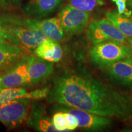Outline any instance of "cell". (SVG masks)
Masks as SVG:
<instances>
[{
	"label": "cell",
	"mask_w": 132,
	"mask_h": 132,
	"mask_svg": "<svg viewBox=\"0 0 132 132\" xmlns=\"http://www.w3.org/2000/svg\"><path fill=\"white\" fill-rule=\"evenodd\" d=\"M63 50L58 42L47 38L35 49L37 56L52 62L60 61L63 56Z\"/></svg>",
	"instance_id": "cell-14"
},
{
	"label": "cell",
	"mask_w": 132,
	"mask_h": 132,
	"mask_svg": "<svg viewBox=\"0 0 132 132\" xmlns=\"http://www.w3.org/2000/svg\"><path fill=\"white\" fill-rule=\"evenodd\" d=\"M59 111L69 113L77 118L78 127L85 131H100L110 128L112 125V118L103 116L70 107H61Z\"/></svg>",
	"instance_id": "cell-4"
},
{
	"label": "cell",
	"mask_w": 132,
	"mask_h": 132,
	"mask_svg": "<svg viewBox=\"0 0 132 132\" xmlns=\"http://www.w3.org/2000/svg\"><path fill=\"white\" fill-rule=\"evenodd\" d=\"M94 21L102 32L106 36L109 40L120 42H126L127 41V37L120 32L119 29L107 19Z\"/></svg>",
	"instance_id": "cell-17"
},
{
	"label": "cell",
	"mask_w": 132,
	"mask_h": 132,
	"mask_svg": "<svg viewBox=\"0 0 132 132\" xmlns=\"http://www.w3.org/2000/svg\"><path fill=\"white\" fill-rule=\"evenodd\" d=\"M7 1L12 7L15 8L21 7L23 3V0H7Z\"/></svg>",
	"instance_id": "cell-26"
},
{
	"label": "cell",
	"mask_w": 132,
	"mask_h": 132,
	"mask_svg": "<svg viewBox=\"0 0 132 132\" xmlns=\"http://www.w3.org/2000/svg\"><path fill=\"white\" fill-rule=\"evenodd\" d=\"M52 122L57 131H63L67 130L66 123V113L65 111H59L53 115Z\"/></svg>",
	"instance_id": "cell-21"
},
{
	"label": "cell",
	"mask_w": 132,
	"mask_h": 132,
	"mask_svg": "<svg viewBox=\"0 0 132 132\" xmlns=\"http://www.w3.org/2000/svg\"><path fill=\"white\" fill-rule=\"evenodd\" d=\"M109 80L121 89H132V61L125 58L105 67Z\"/></svg>",
	"instance_id": "cell-7"
},
{
	"label": "cell",
	"mask_w": 132,
	"mask_h": 132,
	"mask_svg": "<svg viewBox=\"0 0 132 132\" xmlns=\"http://www.w3.org/2000/svg\"><path fill=\"white\" fill-rule=\"evenodd\" d=\"M31 100L20 98L3 104L0 106V122L9 128L21 124L27 119Z\"/></svg>",
	"instance_id": "cell-3"
},
{
	"label": "cell",
	"mask_w": 132,
	"mask_h": 132,
	"mask_svg": "<svg viewBox=\"0 0 132 132\" xmlns=\"http://www.w3.org/2000/svg\"><path fill=\"white\" fill-rule=\"evenodd\" d=\"M127 58L130 59V60H131L132 61V48H131V49H130L129 54H128V56Z\"/></svg>",
	"instance_id": "cell-29"
},
{
	"label": "cell",
	"mask_w": 132,
	"mask_h": 132,
	"mask_svg": "<svg viewBox=\"0 0 132 132\" xmlns=\"http://www.w3.org/2000/svg\"><path fill=\"white\" fill-rule=\"evenodd\" d=\"M66 113V123H67V130L69 131L75 130L78 127V120L75 116L72 114Z\"/></svg>",
	"instance_id": "cell-24"
},
{
	"label": "cell",
	"mask_w": 132,
	"mask_h": 132,
	"mask_svg": "<svg viewBox=\"0 0 132 132\" xmlns=\"http://www.w3.org/2000/svg\"><path fill=\"white\" fill-rule=\"evenodd\" d=\"M1 75V72H0V75Z\"/></svg>",
	"instance_id": "cell-31"
},
{
	"label": "cell",
	"mask_w": 132,
	"mask_h": 132,
	"mask_svg": "<svg viewBox=\"0 0 132 132\" xmlns=\"http://www.w3.org/2000/svg\"><path fill=\"white\" fill-rule=\"evenodd\" d=\"M31 28L42 31L46 37L56 42H61L65 37L59 18L54 17L44 20L32 19Z\"/></svg>",
	"instance_id": "cell-12"
},
{
	"label": "cell",
	"mask_w": 132,
	"mask_h": 132,
	"mask_svg": "<svg viewBox=\"0 0 132 132\" xmlns=\"http://www.w3.org/2000/svg\"><path fill=\"white\" fill-rule=\"evenodd\" d=\"M44 97V92L41 89L28 92L23 87L4 89L0 92V106L3 104L17 98H26L30 100H39Z\"/></svg>",
	"instance_id": "cell-15"
},
{
	"label": "cell",
	"mask_w": 132,
	"mask_h": 132,
	"mask_svg": "<svg viewBox=\"0 0 132 132\" xmlns=\"http://www.w3.org/2000/svg\"><path fill=\"white\" fill-rule=\"evenodd\" d=\"M118 7V12L119 14H123L125 16H131V11L127 8L126 2L127 0H112Z\"/></svg>",
	"instance_id": "cell-23"
},
{
	"label": "cell",
	"mask_w": 132,
	"mask_h": 132,
	"mask_svg": "<svg viewBox=\"0 0 132 132\" xmlns=\"http://www.w3.org/2000/svg\"><path fill=\"white\" fill-rule=\"evenodd\" d=\"M26 18L15 15L0 12V31H7L11 26H25Z\"/></svg>",
	"instance_id": "cell-18"
},
{
	"label": "cell",
	"mask_w": 132,
	"mask_h": 132,
	"mask_svg": "<svg viewBox=\"0 0 132 132\" xmlns=\"http://www.w3.org/2000/svg\"><path fill=\"white\" fill-rule=\"evenodd\" d=\"M24 52V48L0 42V72L1 74L23 56Z\"/></svg>",
	"instance_id": "cell-13"
},
{
	"label": "cell",
	"mask_w": 132,
	"mask_h": 132,
	"mask_svg": "<svg viewBox=\"0 0 132 132\" xmlns=\"http://www.w3.org/2000/svg\"><path fill=\"white\" fill-rule=\"evenodd\" d=\"M12 7L7 0H0V9L10 11L12 9Z\"/></svg>",
	"instance_id": "cell-25"
},
{
	"label": "cell",
	"mask_w": 132,
	"mask_h": 132,
	"mask_svg": "<svg viewBox=\"0 0 132 132\" xmlns=\"http://www.w3.org/2000/svg\"><path fill=\"white\" fill-rule=\"evenodd\" d=\"M127 42H128V45L131 48H132V37H130V38H128L127 39Z\"/></svg>",
	"instance_id": "cell-28"
},
{
	"label": "cell",
	"mask_w": 132,
	"mask_h": 132,
	"mask_svg": "<svg viewBox=\"0 0 132 132\" xmlns=\"http://www.w3.org/2000/svg\"><path fill=\"white\" fill-rule=\"evenodd\" d=\"M88 36L94 44H98L104 41L110 40L97 27L94 21L90 22L89 24Z\"/></svg>",
	"instance_id": "cell-20"
},
{
	"label": "cell",
	"mask_w": 132,
	"mask_h": 132,
	"mask_svg": "<svg viewBox=\"0 0 132 132\" xmlns=\"http://www.w3.org/2000/svg\"><path fill=\"white\" fill-rule=\"evenodd\" d=\"M0 42L13 44V45L24 48L18 38L11 32H7V31H0Z\"/></svg>",
	"instance_id": "cell-22"
},
{
	"label": "cell",
	"mask_w": 132,
	"mask_h": 132,
	"mask_svg": "<svg viewBox=\"0 0 132 132\" xmlns=\"http://www.w3.org/2000/svg\"><path fill=\"white\" fill-rule=\"evenodd\" d=\"M29 56L24 55L0 75V88L20 87L29 84L28 65Z\"/></svg>",
	"instance_id": "cell-6"
},
{
	"label": "cell",
	"mask_w": 132,
	"mask_h": 132,
	"mask_svg": "<svg viewBox=\"0 0 132 132\" xmlns=\"http://www.w3.org/2000/svg\"><path fill=\"white\" fill-rule=\"evenodd\" d=\"M8 32L15 36L24 48L29 49H36L47 39L45 34L39 29L24 26H11Z\"/></svg>",
	"instance_id": "cell-11"
},
{
	"label": "cell",
	"mask_w": 132,
	"mask_h": 132,
	"mask_svg": "<svg viewBox=\"0 0 132 132\" xmlns=\"http://www.w3.org/2000/svg\"><path fill=\"white\" fill-rule=\"evenodd\" d=\"M125 42L106 40L94 44L89 54L92 63L100 68H105L114 62L127 58L131 47Z\"/></svg>",
	"instance_id": "cell-2"
},
{
	"label": "cell",
	"mask_w": 132,
	"mask_h": 132,
	"mask_svg": "<svg viewBox=\"0 0 132 132\" xmlns=\"http://www.w3.org/2000/svg\"><path fill=\"white\" fill-rule=\"evenodd\" d=\"M50 103L84 110L122 121L132 120V95L85 70L57 76L49 87Z\"/></svg>",
	"instance_id": "cell-1"
},
{
	"label": "cell",
	"mask_w": 132,
	"mask_h": 132,
	"mask_svg": "<svg viewBox=\"0 0 132 132\" xmlns=\"http://www.w3.org/2000/svg\"><path fill=\"white\" fill-rule=\"evenodd\" d=\"M63 0H29L22 11L28 18L42 20L52 15L61 6Z\"/></svg>",
	"instance_id": "cell-8"
},
{
	"label": "cell",
	"mask_w": 132,
	"mask_h": 132,
	"mask_svg": "<svg viewBox=\"0 0 132 132\" xmlns=\"http://www.w3.org/2000/svg\"><path fill=\"white\" fill-rule=\"evenodd\" d=\"M69 4L80 11L90 12L105 4L104 0H69Z\"/></svg>",
	"instance_id": "cell-19"
},
{
	"label": "cell",
	"mask_w": 132,
	"mask_h": 132,
	"mask_svg": "<svg viewBox=\"0 0 132 132\" xmlns=\"http://www.w3.org/2000/svg\"><path fill=\"white\" fill-rule=\"evenodd\" d=\"M54 70L53 62L37 56H29L28 73L29 84L38 85L52 75Z\"/></svg>",
	"instance_id": "cell-9"
},
{
	"label": "cell",
	"mask_w": 132,
	"mask_h": 132,
	"mask_svg": "<svg viewBox=\"0 0 132 132\" xmlns=\"http://www.w3.org/2000/svg\"><path fill=\"white\" fill-rule=\"evenodd\" d=\"M127 5H128V7H129V9L131 10V16H132V1L130 0V1H128L127 3Z\"/></svg>",
	"instance_id": "cell-27"
},
{
	"label": "cell",
	"mask_w": 132,
	"mask_h": 132,
	"mask_svg": "<svg viewBox=\"0 0 132 132\" xmlns=\"http://www.w3.org/2000/svg\"><path fill=\"white\" fill-rule=\"evenodd\" d=\"M131 1H132V0H131Z\"/></svg>",
	"instance_id": "cell-32"
},
{
	"label": "cell",
	"mask_w": 132,
	"mask_h": 132,
	"mask_svg": "<svg viewBox=\"0 0 132 132\" xmlns=\"http://www.w3.org/2000/svg\"><path fill=\"white\" fill-rule=\"evenodd\" d=\"M89 14L80 11L70 4L61 10L59 19L65 34L73 35L81 32L88 24Z\"/></svg>",
	"instance_id": "cell-5"
},
{
	"label": "cell",
	"mask_w": 132,
	"mask_h": 132,
	"mask_svg": "<svg viewBox=\"0 0 132 132\" xmlns=\"http://www.w3.org/2000/svg\"><path fill=\"white\" fill-rule=\"evenodd\" d=\"M26 120L28 126L39 131H57L54 127L52 120L47 116L45 106L42 103L31 104Z\"/></svg>",
	"instance_id": "cell-10"
},
{
	"label": "cell",
	"mask_w": 132,
	"mask_h": 132,
	"mask_svg": "<svg viewBox=\"0 0 132 132\" xmlns=\"http://www.w3.org/2000/svg\"><path fill=\"white\" fill-rule=\"evenodd\" d=\"M106 17L127 38L132 37V16L123 15L114 11L106 12Z\"/></svg>",
	"instance_id": "cell-16"
},
{
	"label": "cell",
	"mask_w": 132,
	"mask_h": 132,
	"mask_svg": "<svg viewBox=\"0 0 132 132\" xmlns=\"http://www.w3.org/2000/svg\"><path fill=\"white\" fill-rule=\"evenodd\" d=\"M3 89H2V88H0V92H1V91H2V90H3Z\"/></svg>",
	"instance_id": "cell-30"
}]
</instances>
